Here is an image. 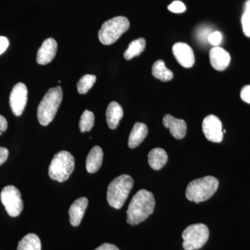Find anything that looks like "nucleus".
<instances>
[{
  "instance_id": "nucleus-9",
  "label": "nucleus",
  "mask_w": 250,
  "mask_h": 250,
  "mask_svg": "<svg viewBox=\"0 0 250 250\" xmlns=\"http://www.w3.org/2000/svg\"><path fill=\"white\" fill-rule=\"evenodd\" d=\"M28 90L27 86L22 82L18 83L13 88L10 94L9 104L15 116H21L27 103Z\"/></svg>"
},
{
  "instance_id": "nucleus-18",
  "label": "nucleus",
  "mask_w": 250,
  "mask_h": 250,
  "mask_svg": "<svg viewBox=\"0 0 250 250\" xmlns=\"http://www.w3.org/2000/svg\"><path fill=\"white\" fill-rule=\"evenodd\" d=\"M148 134L147 125L144 123H136L130 133L128 146L130 148H136L144 141Z\"/></svg>"
},
{
  "instance_id": "nucleus-7",
  "label": "nucleus",
  "mask_w": 250,
  "mask_h": 250,
  "mask_svg": "<svg viewBox=\"0 0 250 250\" xmlns=\"http://www.w3.org/2000/svg\"><path fill=\"white\" fill-rule=\"evenodd\" d=\"M209 237V231L205 225L195 224L188 227L182 233L183 248L185 250H196L205 246Z\"/></svg>"
},
{
  "instance_id": "nucleus-15",
  "label": "nucleus",
  "mask_w": 250,
  "mask_h": 250,
  "mask_svg": "<svg viewBox=\"0 0 250 250\" xmlns=\"http://www.w3.org/2000/svg\"><path fill=\"white\" fill-rule=\"evenodd\" d=\"M88 205V199L84 197L77 199L72 204L69 209L70 222L72 226L77 227L80 225Z\"/></svg>"
},
{
  "instance_id": "nucleus-21",
  "label": "nucleus",
  "mask_w": 250,
  "mask_h": 250,
  "mask_svg": "<svg viewBox=\"0 0 250 250\" xmlns=\"http://www.w3.org/2000/svg\"><path fill=\"white\" fill-rule=\"evenodd\" d=\"M146 41L143 38L136 39L130 42L127 49L124 53V57L126 60H131L134 57H138L142 53L146 48Z\"/></svg>"
},
{
  "instance_id": "nucleus-1",
  "label": "nucleus",
  "mask_w": 250,
  "mask_h": 250,
  "mask_svg": "<svg viewBox=\"0 0 250 250\" xmlns=\"http://www.w3.org/2000/svg\"><path fill=\"white\" fill-rule=\"evenodd\" d=\"M155 207V200L152 192L146 189L140 190L131 199L126 214V223L137 225L152 215Z\"/></svg>"
},
{
  "instance_id": "nucleus-20",
  "label": "nucleus",
  "mask_w": 250,
  "mask_h": 250,
  "mask_svg": "<svg viewBox=\"0 0 250 250\" xmlns=\"http://www.w3.org/2000/svg\"><path fill=\"white\" fill-rule=\"evenodd\" d=\"M152 75L161 82H168L173 78V73L166 66L165 62L158 60L154 62L152 68Z\"/></svg>"
},
{
  "instance_id": "nucleus-22",
  "label": "nucleus",
  "mask_w": 250,
  "mask_h": 250,
  "mask_svg": "<svg viewBox=\"0 0 250 250\" xmlns=\"http://www.w3.org/2000/svg\"><path fill=\"white\" fill-rule=\"evenodd\" d=\"M17 250H41V242L35 233L26 235L18 243Z\"/></svg>"
},
{
  "instance_id": "nucleus-10",
  "label": "nucleus",
  "mask_w": 250,
  "mask_h": 250,
  "mask_svg": "<svg viewBox=\"0 0 250 250\" xmlns=\"http://www.w3.org/2000/svg\"><path fill=\"white\" fill-rule=\"evenodd\" d=\"M202 131L208 141L213 143H220L223 141V125L218 117L214 115H209L204 119Z\"/></svg>"
},
{
  "instance_id": "nucleus-26",
  "label": "nucleus",
  "mask_w": 250,
  "mask_h": 250,
  "mask_svg": "<svg viewBox=\"0 0 250 250\" xmlns=\"http://www.w3.org/2000/svg\"><path fill=\"white\" fill-rule=\"evenodd\" d=\"M167 9L171 12L174 13V14H182V13H184L186 11L187 8H186L185 5L182 1H174L172 4L169 5Z\"/></svg>"
},
{
  "instance_id": "nucleus-8",
  "label": "nucleus",
  "mask_w": 250,
  "mask_h": 250,
  "mask_svg": "<svg viewBox=\"0 0 250 250\" xmlns=\"http://www.w3.org/2000/svg\"><path fill=\"white\" fill-rule=\"evenodd\" d=\"M0 198L10 216L17 217L22 213L24 204L17 188L11 185L4 187L1 190Z\"/></svg>"
},
{
  "instance_id": "nucleus-25",
  "label": "nucleus",
  "mask_w": 250,
  "mask_h": 250,
  "mask_svg": "<svg viewBox=\"0 0 250 250\" xmlns=\"http://www.w3.org/2000/svg\"><path fill=\"white\" fill-rule=\"evenodd\" d=\"M241 22L243 33L247 37L250 38V0H247L245 3Z\"/></svg>"
},
{
  "instance_id": "nucleus-31",
  "label": "nucleus",
  "mask_w": 250,
  "mask_h": 250,
  "mask_svg": "<svg viewBox=\"0 0 250 250\" xmlns=\"http://www.w3.org/2000/svg\"><path fill=\"white\" fill-rule=\"evenodd\" d=\"M8 123L6 118L0 115V135L7 129Z\"/></svg>"
},
{
  "instance_id": "nucleus-3",
  "label": "nucleus",
  "mask_w": 250,
  "mask_h": 250,
  "mask_svg": "<svg viewBox=\"0 0 250 250\" xmlns=\"http://www.w3.org/2000/svg\"><path fill=\"white\" fill-rule=\"evenodd\" d=\"M218 185V179L211 176L195 179L188 185L186 196L189 201L196 204L207 201L214 195Z\"/></svg>"
},
{
  "instance_id": "nucleus-30",
  "label": "nucleus",
  "mask_w": 250,
  "mask_h": 250,
  "mask_svg": "<svg viewBox=\"0 0 250 250\" xmlns=\"http://www.w3.org/2000/svg\"><path fill=\"white\" fill-rule=\"evenodd\" d=\"M9 152L6 147H0V166L4 164L5 161L7 160Z\"/></svg>"
},
{
  "instance_id": "nucleus-32",
  "label": "nucleus",
  "mask_w": 250,
  "mask_h": 250,
  "mask_svg": "<svg viewBox=\"0 0 250 250\" xmlns=\"http://www.w3.org/2000/svg\"><path fill=\"white\" fill-rule=\"evenodd\" d=\"M95 250H120L116 246L109 243H104Z\"/></svg>"
},
{
  "instance_id": "nucleus-29",
  "label": "nucleus",
  "mask_w": 250,
  "mask_h": 250,
  "mask_svg": "<svg viewBox=\"0 0 250 250\" xmlns=\"http://www.w3.org/2000/svg\"><path fill=\"white\" fill-rule=\"evenodd\" d=\"M9 45V41L7 38L4 36H0V55L4 53Z\"/></svg>"
},
{
  "instance_id": "nucleus-12",
  "label": "nucleus",
  "mask_w": 250,
  "mask_h": 250,
  "mask_svg": "<svg viewBox=\"0 0 250 250\" xmlns=\"http://www.w3.org/2000/svg\"><path fill=\"white\" fill-rule=\"evenodd\" d=\"M58 45L52 38L46 39L39 49L36 61L40 65H47L53 61L57 54Z\"/></svg>"
},
{
  "instance_id": "nucleus-6",
  "label": "nucleus",
  "mask_w": 250,
  "mask_h": 250,
  "mask_svg": "<svg viewBox=\"0 0 250 250\" xmlns=\"http://www.w3.org/2000/svg\"><path fill=\"white\" fill-rule=\"evenodd\" d=\"M129 20L124 16H118L108 20L104 23L99 31V40L103 45H112L129 29Z\"/></svg>"
},
{
  "instance_id": "nucleus-16",
  "label": "nucleus",
  "mask_w": 250,
  "mask_h": 250,
  "mask_svg": "<svg viewBox=\"0 0 250 250\" xmlns=\"http://www.w3.org/2000/svg\"><path fill=\"white\" fill-rule=\"evenodd\" d=\"M103 151L101 147L95 146L92 148L87 156L85 162L86 170L89 173H95L100 168L103 164Z\"/></svg>"
},
{
  "instance_id": "nucleus-2",
  "label": "nucleus",
  "mask_w": 250,
  "mask_h": 250,
  "mask_svg": "<svg viewBox=\"0 0 250 250\" xmlns=\"http://www.w3.org/2000/svg\"><path fill=\"white\" fill-rule=\"evenodd\" d=\"M62 99V87L57 86L49 89L38 107L37 117L42 126H47L53 121Z\"/></svg>"
},
{
  "instance_id": "nucleus-14",
  "label": "nucleus",
  "mask_w": 250,
  "mask_h": 250,
  "mask_svg": "<svg viewBox=\"0 0 250 250\" xmlns=\"http://www.w3.org/2000/svg\"><path fill=\"white\" fill-rule=\"evenodd\" d=\"M163 124L166 129H170L171 135L176 139L180 140L185 137L187 125L184 120L175 118L171 115H166L163 118Z\"/></svg>"
},
{
  "instance_id": "nucleus-23",
  "label": "nucleus",
  "mask_w": 250,
  "mask_h": 250,
  "mask_svg": "<svg viewBox=\"0 0 250 250\" xmlns=\"http://www.w3.org/2000/svg\"><path fill=\"white\" fill-rule=\"evenodd\" d=\"M94 123H95V115L93 112L85 110L81 116L80 124H79L81 132L90 131L94 126Z\"/></svg>"
},
{
  "instance_id": "nucleus-24",
  "label": "nucleus",
  "mask_w": 250,
  "mask_h": 250,
  "mask_svg": "<svg viewBox=\"0 0 250 250\" xmlns=\"http://www.w3.org/2000/svg\"><path fill=\"white\" fill-rule=\"evenodd\" d=\"M96 82V77L93 75H85L77 83V90L80 94L88 93Z\"/></svg>"
},
{
  "instance_id": "nucleus-19",
  "label": "nucleus",
  "mask_w": 250,
  "mask_h": 250,
  "mask_svg": "<svg viewBox=\"0 0 250 250\" xmlns=\"http://www.w3.org/2000/svg\"><path fill=\"white\" fill-rule=\"evenodd\" d=\"M168 157L167 153L161 148H154L148 154V163L152 169L159 170L167 164Z\"/></svg>"
},
{
  "instance_id": "nucleus-5",
  "label": "nucleus",
  "mask_w": 250,
  "mask_h": 250,
  "mask_svg": "<svg viewBox=\"0 0 250 250\" xmlns=\"http://www.w3.org/2000/svg\"><path fill=\"white\" fill-rule=\"evenodd\" d=\"M75 169V158L67 151H61L54 155L49 166V176L57 182H65Z\"/></svg>"
},
{
  "instance_id": "nucleus-27",
  "label": "nucleus",
  "mask_w": 250,
  "mask_h": 250,
  "mask_svg": "<svg viewBox=\"0 0 250 250\" xmlns=\"http://www.w3.org/2000/svg\"><path fill=\"white\" fill-rule=\"evenodd\" d=\"M223 40V36L222 34L219 31H214L210 34L208 37V41L211 45H214L215 47L220 45V42Z\"/></svg>"
},
{
  "instance_id": "nucleus-28",
  "label": "nucleus",
  "mask_w": 250,
  "mask_h": 250,
  "mask_svg": "<svg viewBox=\"0 0 250 250\" xmlns=\"http://www.w3.org/2000/svg\"><path fill=\"white\" fill-rule=\"evenodd\" d=\"M241 98L245 103L250 104V85H246L242 88Z\"/></svg>"
},
{
  "instance_id": "nucleus-13",
  "label": "nucleus",
  "mask_w": 250,
  "mask_h": 250,
  "mask_svg": "<svg viewBox=\"0 0 250 250\" xmlns=\"http://www.w3.org/2000/svg\"><path fill=\"white\" fill-rule=\"evenodd\" d=\"M209 58L212 67L218 71L225 70L231 62V57L228 51L218 46L210 49Z\"/></svg>"
},
{
  "instance_id": "nucleus-4",
  "label": "nucleus",
  "mask_w": 250,
  "mask_h": 250,
  "mask_svg": "<svg viewBox=\"0 0 250 250\" xmlns=\"http://www.w3.org/2000/svg\"><path fill=\"white\" fill-rule=\"evenodd\" d=\"M134 187V180L128 174H122L109 184L107 190L108 205L113 208L120 209L124 205Z\"/></svg>"
},
{
  "instance_id": "nucleus-11",
  "label": "nucleus",
  "mask_w": 250,
  "mask_h": 250,
  "mask_svg": "<svg viewBox=\"0 0 250 250\" xmlns=\"http://www.w3.org/2000/svg\"><path fill=\"white\" fill-rule=\"evenodd\" d=\"M172 53L182 66L189 68L195 63V54L190 45L184 42H177L172 47Z\"/></svg>"
},
{
  "instance_id": "nucleus-17",
  "label": "nucleus",
  "mask_w": 250,
  "mask_h": 250,
  "mask_svg": "<svg viewBox=\"0 0 250 250\" xmlns=\"http://www.w3.org/2000/svg\"><path fill=\"white\" fill-rule=\"evenodd\" d=\"M106 117L108 127L111 129H116L123 117V108L116 102H112L106 109Z\"/></svg>"
}]
</instances>
